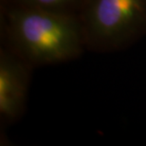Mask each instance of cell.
<instances>
[{"label": "cell", "instance_id": "cell-4", "mask_svg": "<svg viewBox=\"0 0 146 146\" xmlns=\"http://www.w3.org/2000/svg\"><path fill=\"white\" fill-rule=\"evenodd\" d=\"M86 0H1V5L35 8L79 15Z\"/></svg>", "mask_w": 146, "mask_h": 146}, {"label": "cell", "instance_id": "cell-3", "mask_svg": "<svg viewBox=\"0 0 146 146\" xmlns=\"http://www.w3.org/2000/svg\"><path fill=\"white\" fill-rule=\"evenodd\" d=\"M33 68L9 49H0V117L5 123L18 121L26 111Z\"/></svg>", "mask_w": 146, "mask_h": 146}, {"label": "cell", "instance_id": "cell-2", "mask_svg": "<svg viewBox=\"0 0 146 146\" xmlns=\"http://www.w3.org/2000/svg\"><path fill=\"white\" fill-rule=\"evenodd\" d=\"M79 18L94 53L126 50L146 37V0H86Z\"/></svg>", "mask_w": 146, "mask_h": 146}, {"label": "cell", "instance_id": "cell-1", "mask_svg": "<svg viewBox=\"0 0 146 146\" xmlns=\"http://www.w3.org/2000/svg\"><path fill=\"white\" fill-rule=\"evenodd\" d=\"M2 46L31 68L78 59L86 51L77 14L1 5Z\"/></svg>", "mask_w": 146, "mask_h": 146}]
</instances>
